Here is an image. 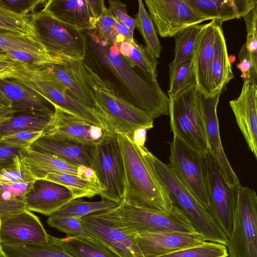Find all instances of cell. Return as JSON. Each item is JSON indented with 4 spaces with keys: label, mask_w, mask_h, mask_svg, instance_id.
Listing matches in <instances>:
<instances>
[{
    "label": "cell",
    "mask_w": 257,
    "mask_h": 257,
    "mask_svg": "<svg viewBox=\"0 0 257 257\" xmlns=\"http://www.w3.org/2000/svg\"><path fill=\"white\" fill-rule=\"evenodd\" d=\"M84 32L87 47L82 61L104 86L147 112L154 120L169 115V98L157 79L132 67L120 54L117 45L103 39L96 29Z\"/></svg>",
    "instance_id": "obj_1"
},
{
    "label": "cell",
    "mask_w": 257,
    "mask_h": 257,
    "mask_svg": "<svg viewBox=\"0 0 257 257\" xmlns=\"http://www.w3.org/2000/svg\"><path fill=\"white\" fill-rule=\"evenodd\" d=\"M123 161L125 193L122 202L139 207L169 210L173 206L165 188L130 135L116 133Z\"/></svg>",
    "instance_id": "obj_2"
},
{
    "label": "cell",
    "mask_w": 257,
    "mask_h": 257,
    "mask_svg": "<svg viewBox=\"0 0 257 257\" xmlns=\"http://www.w3.org/2000/svg\"><path fill=\"white\" fill-rule=\"evenodd\" d=\"M140 148L165 188L173 204L185 215L206 241L226 245L227 237L209 211L197 200L165 164L145 146Z\"/></svg>",
    "instance_id": "obj_3"
},
{
    "label": "cell",
    "mask_w": 257,
    "mask_h": 257,
    "mask_svg": "<svg viewBox=\"0 0 257 257\" xmlns=\"http://www.w3.org/2000/svg\"><path fill=\"white\" fill-rule=\"evenodd\" d=\"M99 213L131 236L142 231L198 233L174 204L170 210L162 211L134 206L122 202L111 209Z\"/></svg>",
    "instance_id": "obj_4"
},
{
    "label": "cell",
    "mask_w": 257,
    "mask_h": 257,
    "mask_svg": "<svg viewBox=\"0 0 257 257\" xmlns=\"http://www.w3.org/2000/svg\"><path fill=\"white\" fill-rule=\"evenodd\" d=\"M24 71L21 77L15 79L37 92L54 107L111 132L94 108L76 96L40 64L24 63Z\"/></svg>",
    "instance_id": "obj_5"
},
{
    "label": "cell",
    "mask_w": 257,
    "mask_h": 257,
    "mask_svg": "<svg viewBox=\"0 0 257 257\" xmlns=\"http://www.w3.org/2000/svg\"><path fill=\"white\" fill-rule=\"evenodd\" d=\"M30 22L49 55L55 59L83 60L87 47L84 31L58 21L43 9L31 15Z\"/></svg>",
    "instance_id": "obj_6"
},
{
    "label": "cell",
    "mask_w": 257,
    "mask_h": 257,
    "mask_svg": "<svg viewBox=\"0 0 257 257\" xmlns=\"http://www.w3.org/2000/svg\"><path fill=\"white\" fill-rule=\"evenodd\" d=\"M93 81L94 108L111 132L131 135L136 130L154 126V119L145 111L118 96L103 85L88 68Z\"/></svg>",
    "instance_id": "obj_7"
},
{
    "label": "cell",
    "mask_w": 257,
    "mask_h": 257,
    "mask_svg": "<svg viewBox=\"0 0 257 257\" xmlns=\"http://www.w3.org/2000/svg\"><path fill=\"white\" fill-rule=\"evenodd\" d=\"M169 98L170 124L174 137L205 155L209 150L195 84Z\"/></svg>",
    "instance_id": "obj_8"
},
{
    "label": "cell",
    "mask_w": 257,
    "mask_h": 257,
    "mask_svg": "<svg viewBox=\"0 0 257 257\" xmlns=\"http://www.w3.org/2000/svg\"><path fill=\"white\" fill-rule=\"evenodd\" d=\"M225 246L228 257H257V196L248 187L235 189L231 230Z\"/></svg>",
    "instance_id": "obj_9"
},
{
    "label": "cell",
    "mask_w": 257,
    "mask_h": 257,
    "mask_svg": "<svg viewBox=\"0 0 257 257\" xmlns=\"http://www.w3.org/2000/svg\"><path fill=\"white\" fill-rule=\"evenodd\" d=\"M91 168L104 190L99 195L103 199L118 204L122 202L125 193V172L116 133L106 132L95 144Z\"/></svg>",
    "instance_id": "obj_10"
},
{
    "label": "cell",
    "mask_w": 257,
    "mask_h": 257,
    "mask_svg": "<svg viewBox=\"0 0 257 257\" xmlns=\"http://www.w3.org/2000/svg\"><path fill=\"white\" fill-rule=\"evenodd\" d=\"M170 148L169 166L181 182L208 210L205 155L175 137L170 143Z\"/></svg>",
    "instance_id": "obj_11"
},
{
    "label": "cell",
    "mask_w": 257,
    "mask_h": 257,
    "mask_svg": "<svg viewBox=\"0 0 257 257\" xmlns=\"http://www.w3.org/2000/svg\"><path fill=\"white\" fill-rule=\"evenodd\" d=\"M83 228L96 246L112 257H144L134 236L99 212L81 218Z\"/></svg>",
    "instance_id": "obj_12"
},
{
    "label": "cell",
    "mask_w": 257,
    "mask_h": 257,
    "mask_svg": "<svg viewBox=\"0 0 257 257\" xmlns=\"http://www.w3.org/2000/svg\"><path fill=\"white\" fill-rule=\"evenodd\" d=\"M149 14L162 38L172 37L184 29L208 20L185 0H145Z\"/></svg>",
    "instance_id": "obj_13"
},
{
    "label": "cell",
    "mask_w": 257,
    "mask_h": 257,
    "mask_svg": "<svg viewBox=\"0 0 257 257\" xmlns=\"http://www.w3.org/2000/svg\"><path fill=\"white\" fill-rule=\"evenodd\" d=\"M207 183L208 211L228 238L230 234L236 188L230 187L211 154L204 156Z\"/></svg>",
    "instance_id": "obj_14"
},
{
    "label": "cell",
    "mask_w": 257,
    "mask_h": 257,
    "mask_svg": "<svg viewBox=\"0 0 257 257\" xmlns=\"http://www.w3.org/2000/svg\"><path fill=\"white\" fill-rule=\"evenodd\" d=\"M221 93L205 97L198 91L209 152L228 185L237 188L241 184L226 156L220 136L217 106Z\"/></svg>",
    "instance_id": "obj_15"
},
{
    "label": "cell",
    "mask_w": 257,
    "mask_h": 257,
    "mask_svg": "<svg viewBox=\"0 0 257 257\" xmlns=\"http://www.w3.org/2000/svg\"><path fill=\"white\" fill-rule=\"evenodd\" d=\"M48 235L39 218L28 210L0 218V243L39 244L48 240Z\"/></svg>",
    "instance_id": "obj_16"
},
{
    "label": "cell",
    "mask_w": 257,
    "mask_h": 257,
    "mask_svg": "<svg viewBox=\"0 0 257 257\" xmlns=\"http://www.w3.org/2000/svg\"><path fill=\"white\" fill-rule=\"evenodd\" d=\"M40 65L81 100L94 108L93 78L82 61L62 58L59 63Z\"/></svg>",
    "instance_id": "obj_17"
},
{
    "label": "cell",
    "mask_w": 257,
    "mask_h": 257,
    "mask_svg": "<svg viewBox=\"0 0 257 257\" xmlns=\"http://www.w3.org/2000/svg\"><path fill=\"white\" fill-rule=\"evenodd\" d=\"M95 145L58 133H48L43 134L30 149L49 153L77 166L91 168Z\"/></svg>",
    "instance_id": "obj_18"
},
{
    "label": "cell",
    "mask_w": 257,
    "mask_h": 257,
    "mask_svg": "<svg viewBox=\"0 0 257 257\" xmlns=\"http://www.w3.org/2000/svg\"><path fill=\"white\" fill-rule=\"evenodd\" d=\"M133 236L144 257H158L206 241L198 233L142 231Z\"/></svg>",
    "instance_id": "obj_19"
},
{
    "label": "cell",
    "mask_w": 257,
    "mask_h": 257,
    "mask_svg": "<svg viewBox=\"0 0 257 257\" xmlns=\"http://www.w3.org/2000/svg\"><path fill=\"white\" fill-rule=\"evenodd\" d=\"M257 86L243 80L240 94L229 101L237 124L249 149L257 158Z\"/></svg>",
    "instance_id": "obj_20"
},
{
    "label": "cell",
    "mask_w": 257,
    "mask_h": 257,
    "mask_svg": "<svg viewBox=\"0 0 257 257\" xmlns=\"http://www.w3.org/2000/svg\"><path fill=\"white\" fill-rule=\"evenodd\" d=\"M75 199L66 187L46 179H36L25 195L26 209L50 216Z\"/></svg>",
    "instance_id": "obj_21"
},
{
    "label": "cell",
    "mask_w": 257,
    "mask_h": 257,
    "mask_svg": "<svg viewBox=\"0 0 257 257\" xmlns=\"http://www.w3.org/2000/svg\"><path fill=\"white\" fill-rule=\"evenodd\" d=\"M218 24L214 20L203 25L196 43L194 54L195 85L205 97L211 96V69Z\"/></svg>",
    "instance_id": "obj_22"
},
{
    "label": "cell",
    "mask_w": 257,
    "mask_h": 257,
    "mask_svg": "<svg viewBox=\"0 0 257 257\" xmlns=\"http://www.w3.org/2000/svg\"><path fill=\"white\" fill-rule=\"evenodd\" d=\"M0 90L11 103L14 113H30L53 116L55 107L45 98L13 78H0Z\"/></svg>",
    "instance_id": "obj_23"
},
{
    "label": "cell",
    "mask_w": 257,
    "mask_h": 257,
    "mask_svg": "<svg viewBox=\"0 0 257 257\" xmlns=\"http://www.w3.org/2000/svg\"><path fill=\"white\" fill-rule=\"evenodd\" d=\"M107 132L58 107L43 134L56 133L90 144H96Z\"/></svg>",
    "instance_id": "obj_24"
},
{
    "label": "cell",
    "mask_w": 257,
    "mask_h": 257,
    "mask_svg": "<svg viewBox=\"0 0 257 257\" xmlns=\"http://www.w3.org/2000/svg\"><path fill=\"white\" fill-rule=\"evenodd\" d=\"M43 9L58 21L82 31L95 30L86 0L46 1Z\"/></svg>",
    "instance_id": "obj_25"
},
{
    "label": "cell",
    "mask_w": 257,
    "mask_h": 257,
    "mask_svg": "<svg viewBox=\"0 0 257 257\" xmlns=\"http://www.w3.org/2000/svg\"><path fill=\"white\" fill-rule=\"evenodd\" d=\"M197 12L220 25L243 17L257 4L256 0H185Z\"/></svg>",
    "instance_id": "obj_26"
},
{
    "label": "cell",
    "mask_w": 257,
    "mask_h": 257,
    "mask_svg": "<svg viewBox=\"0 0 257 257\" xmlns=\"http://www.w3.org/2000/svg\"><path fill=\"white\" fill-rule=\"evenodd\" d=\"M20 157L35 180L44 179L48 174L53 173L78 174L79 166L70 163L49 153L29 148L22 150Z\"/></svg>",
    "instance_id": "obj_27"
},
{
    "label": "cell",
    "mask_w": 257,
    "mask_h": 257,
    "mask_svg": "<svg viewBox=\"0 0 257 257\" xmlns=\"http://www.w3.org/2000/svg\"><path fill=\"white\" fill-rule=\"evenodd\" d=\"M234 77L222 27L218 24L211 69V96L222 92Z\"/></svg>",
    "instance_id": "obj_28"
},
{
    "label": "cell",
    "mask_w": 257,
    "mask_h": 257,
    "mask_svg": "<svg viewBox=\"0 0 257 257\" xmlns=\"http://www.w3.org/2000/svg\"><path fill=\"white\" fill-rule=\"evenodd\" d=\"M115 43L122 57L132 67L138 68L157 79L158 60L145 47L135 40L127 41L119 35L117 36Z\"/></svg>",
    "instance_id": "obj_29"
},
{
    "label": "cell",
    "mask_w": 257,
    "mask_h": 257,
    "mask_svg": "<svg viewBox=\"0 0 257 257\" xmlns=\"http://www.w3.org/2000/svg\"><path fill=\"white\" fill-rule=\"evenodd\" d=\"M4 257H73L62 246L60 238L49 234L45 243L35 245H9Z\"/></svg>",
    "instance_id": "obj_30"
},
{
    "label": "cell",
    "mask_w": 257,
    "mask_h": 257,
    "mask_svg": "<svg viewBox=\"0 0 257 257\" xmlns=\"http://www.w3.org/2000/svg\"><path fill=\"white\" fill-rule=\"evenodd\" d=\"M33 182L0 183V218L27 210L25 195Z\"/></svg>",
    "instance_id": "obj_31"
},
{
    "label": "cell",
    "mask_w": 257,
    "mask_h": 257,
    "mask_svg": "<svg viewBox=\"0 0 257 257\" xmlns=\"http://www.w3.org/2000/svg\"><path fill=\"white\" fill-rule=\"evenodd\" d=\"M44 179L62 185L72 193L75 199L82 197L91 198L103 191V189L97 184L77 175L68 173L58 172L48 174Z\"/></svg>",
    "instance_id": "obj_32"
},
{
    "label": "cell",
    "mask_w": 257,
    "mask_h": 257,
    "mask_svg": "<svg viewBox=\"0 0 257 257\" xmlns=\"http://www.w3.org/2000/svg\"><path fill=\"white\" fill-rule=\"evenodd\" d=\"M52 116L38 113H14L11 118L0 122V138L23 130L44 131Z\"/></svg>",
    "instance_id": "obj_33"
},
{
    "label": "cell",
    "mask_w": 257,
    "mask_h": 257,
    "mask_svg": "<svg viewBox=\"0 0 257 257\" xmlns=\"http://www.w3.org/2000/svg\"><path fill=\"white\" fill-rule=\"evenodd\" d=\"M169 97H173L195 84L194 57L173 65L169 64Z\"/></svg>",
    "instance_id": "obj_34"
},
{
    "label": "cell",
    "mask_w": 257,
    "mask_h": 257,
    "mask_svg": "<svg viewBox=\"0 0 257 257\" xmlns=\"http://www.w3.org/2000/svg\"><path fill=\"white\" fill-rule=\"evenodd\" d=\"M11 49L22 50L50 56L36 37L0 29V55H6V52Z\"/></svg>",
    "instance_id": "obj_35"
},
{
    "label": "cell",
    "mask_w": 257,
    "mask_h": 257,
    "mask_svg": "<svg viewBox=\"0 0 257 257\" xmlns=\"http://www.w3.org/2000/svg\"><path fill=\"white\" fill-rule=\"evenodd\" d=\"M139 10L136 14L137 27L142 35L146 48L156 58H160L162 46L154 24L143 1H138Z\"/></svg>",
    "instance_id": "obj_36"
},
{
    "label": "cell",
    "mask_w": 257,
    "mask_h": 257,
    "mask_svg": "<svg viewBox=\"0 0 257 257\" xmlns=\"http://www.w3.org/2000/svg\"><path fill=\"white\" fill-rule=\"evenodd\" d=\"M246 30V40L242 46L238 54L239 60L248 61L253 69L257 72V4L242 17Z\"/></svg>",
    "instance_id": "obj_37"
},
{
    "label": "cell",
    "mask_w": 257,
    "mask_h": 257,
    "mask_svg": "<svg viewBox=\"0 0 257 257\" xmlns=\"http://www.w3.org/2000/svg\"><path fill=\"white\" fill-rule=\"evenodd\" d=\"M203 25L189 27L177 34L175 37V55L170 63L175 65L194 57L196 43Z\"/></svg>",
    "instance_id": "obj_38"
},
{
    "label": "cell",
    "mask_w": 257,
    "mask_h": 257,
    "mask_svg": "<svg viewBox=\"0 0 257 257\" xmlns=\"http://www.w3.org/2000/svg\"><path fill=\"white\" fill-rule=\"evenodd\" d=\"M118 204L116 202L106 199L96 202H87L78 198L70 201L53 214L82 217L111 209Z\"/></svg>",
    "instance_id": "obj_39"
},
{
    "label": "cell",
    "mask_w": 257,
    "mask_h": 257,
    "mask_svg": "<svg viewBox=\"0 0 257 257\" xmlns=\"http://www.w3.org/2000/svg\"><path fill=\"white\" fill-rule=\"evenodd\" d=\"M65 250L73 257H112L90 241L79 237L66 235L60 238Z\"/></svg>",
    "instance_id": "obj_40"
},
{
    "label": "cell",
    "mask_w": 257,
    "mask_h": 257,
    "mask_svg": "<svg viewBox=\"0 0 257 257\" xmlns=\"http://www.w3.org/2000/svg\"><path fill=\"white\" fill-rule=\"evenodd\" d=\"M228 251L224 244L209 241L185 248L158 257H228Z\"/></svg>",
    "instance_id": "obj_41"
},
{
    "label": "cell",
    "mask_w": 257,
    "mask_h": 257,
    "mask_svg": "<svg viewBox=\"0 0 257 257\" xmlns=\"http://www.w3.org/2000/svg\"><path fill=\"white\" fill-rule=\"evenodd\" d=\"M81 218L53 214L48 216L47 222L50 227L66 233L68 235L87 240L96 245L95 241L89 237L84 230Z\"/></svg>",
    "instance_id": "obj_42"
},
{
    "label": "cell",
    "mask_w": 257,
    "mask_h": 257,
    "mask_svg": "<svg viewBox=\"0 0 257 257\" xmlns=\"http://www.w3.org/2000/svg\"><path fill=\"white\" fill-rule=\"evenodd\" d=\"M30 16L18 15L0 5V29L36 37Z\"/></svg>",
    "instance_id": "obj_43"
},
{
    "label": "cell",
    "mask_w": 257,
    "mask_h": 257,
    "mask_svg": "<svg viewBox=\"0 0 257 257\" xmlns=\"http://www.w3.org/2000/svg\"><path fill=\"white\" fill-rule=\"evenodd\" d=\"M43 134L42 130H20L0 138V143L21 150L29 149Z\"/></svg>",
    "instance_id": "obj_44"
},
{
    "label": "cell",
    "mask_w": 257,
    "mask_h": 257,
    "mask_svg": "<svg viewBox=\"0 0 257 257\" xmlns=\"http://www.w3.org/2000/svg\"><path fill=\"white\" fill-rule=\"evenodd\" d=\"M14 160L13 165L0 171V183L34 182L35 179L22 162L20 156Z\"/></svg>",
    "instance_id": "obj_45"
},
{
    "label": "cell",
    "mask_w": 257,
    "mask_h": 257,
    "mask_svg": "<svg viewBox=\"0 0 257 257\" xmlns=\"http://www.w3.org/2000/svg\"><path fill=\"white\" fill-rule=\"evenodd\" d=\"M45 0H0V5L20 15L31 16L39 7L44 8Z\"/></svg>",
    "instance_id": "obj_46"
},
{
    "label": "cell",
    "mask_w": 257,
    "mask_h": 257,
    "mask_svg": "<svg viewBox=\"0 0 257 257\" xmlns=\"http://www.w3.org/2000/svg\"><path fill=\"white\" fill-rule=\"evenodd\" d=\"M116 19L109 9L104 6L102 11L96 21L95 28L99 35L111 43H115L117 36L115 30Z\"/></svg>",
    "instance_id": "obj_47"
},
{
    "label": "cell",
    "mask_w": 257,
    "mask_h": 257,
    "mask_svg": "<svg viewBox=\"0 0 257 257\" xmlns=\"http://www.w3.org/2000/svg\"><path fill=\"white\" fill-rule=\"evenodd\" d=\"M109 10L114 18L132 31L137 27V20L128 14L126 6L119 0H108Z\"/></svg>",
    "instance_id": "obj_48"
},
{
    "label": "cell",
    "mask_w": 257,
    "mask_h": 257,
    "mask_svg": "<svg viewBox=\"0 0 257 257\" xmlns=\"http://www.w3.org/2000/svg\"><path fill=\"white\" fill-rule=\"evenodd\" d=\"M23 63L6 55H0V78H19L23 73Z\"/></svg>",
    "instance_id": "obj_49"
},
{
    "label": "cell",
    "mask_w": 257,
    "mask_h": 257,
    "mask_svg": "<svg viewBox=\"0 0 257 257\" xmlns=\"http://www.w3.org/2000/svg\"><path fill=\"white\" fill-rule=\"evenodd\" d=\"M21 150L0 143V171L13 165L15 157L20 155Z\"/></svg>",
    "instance_id": "obj_50"
},
{
    "label": "cell",
    "mask_w": 257,
    "mask_h": 257,
    "mask_svg": "<svg viewBox=\"0 0 257 257\" xmlns=\"http://www.w3.org/2000/svg\"><path fill=\"white\" fill-rule=\"evenodd\" d=\"M115 30L117 35L123 37L126 40L133 42L134 39V31L124 25L120 21L116 20Z\"/></svg>",
    "instance_id": "obj_51"
},
{
    "label": "cell",
    "mask_w": 257,
    "mask_h": 257,
    "mask_svg": "<svg viewBox=\"0 0 257 257\" xmlns=\"http://www.w3.org/2000/svg\"><path fill=\"white\" fill-rule=\"evenodd\" d=\"M89 9L94 19L96 21L105 6L103 0H86Z\"/></svg>",
    "instance_id": "obj_52"
},
{
    "label": "cell",
    "mask_w": 257,
    "mask_h": 257,
    "mask_svg": "<svg viewBox=\"0 0 257 257\" xmlns=\"http://www.w3.org/2000/svg\"><path fill=\"white\" fill-rule=\"evenodd\" d=\"M147 129L140 128L136 130L130 136L135 145L142 147L145 146L147 139Z\"/></svg>",
    "instance_id": "obj_53"
},
{
    "label": "cell",
    "mask_w": 257,
    "mask_h": 257,
    "mask_svg": "<svg viewBox=\"0 0 257 257\" xmlns=\"http://www.w3.org/2000/svg\"><path fill=\"white\" fill-rule=\"evenodd\" d=\"M14 115V112L10 108L0 107V122L8 120Z\"/></svg>",
    "instance_id": "obj_54"
},
{
    "label": "cell",
    "mask_w": 257,
    "mask_h": 257,
    "mask_svg": "<svg viewBox=\"0 0 257 257\" xmlns=\"http://www.w3.org/2000/svg\"><path fill=\"white\" fill-rule=\"evenodd\" d=\"M0 107L11 108V101L1 90H0Z\"/></svg>",
    "instance_id": "obj_55"
},
{
    "label": "cell",
    "mask_w": 257,
    "mask_h": 257,
    "mask_svg": "<svg viewBox=\"0 0 257 257\" xmlns=\"http://www.w3.org/2000/svg\"><path fill=\"white\" fill-rule=\"evenodd\" d=\"M0 257H2V256L0 255Z\"/></svg>",
    "instance_id": "obj_56"
}]
</instances>
